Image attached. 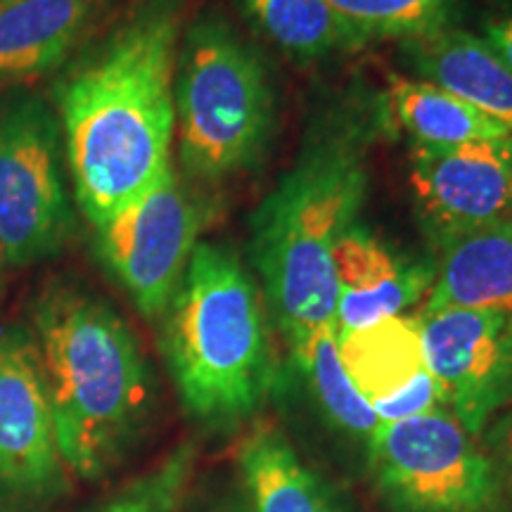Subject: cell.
<instances>
[{"label": "cell", "instance_id": "obj_1", "mask_svg": "<svg viewBox=\"0 0 512 512\" xmlns=\"http://www.w3.org/2000/svg\"><path fill=\"white\" fill-rule=\"evenodd\" d=\"M188 0H136L67 62L55 88L76 202L98 228L171 166Z\"/></svg>", "mask_w": 512, "mask_h": 512}, {"label": "cell", "instance_id": "obj_2", "mask_svg": "<svg viewBox=\"0 0 512 512\" xmlns=\"http://www.w3.org/2000/svg\"><path fill=\"white\" fill-rule=\"evenodd\" d=\"M373 126L368 110L330 114L249 219L259 290L290 349L337 328L332 252L366 204Z\"/></svg>", "mask_w": 512, "mask_h": 512}, {"label": "cell", "instance_id": "obj_3", "mask_svg": "<svg viewBox=\"0 0 512 512\" xmlns=\"http://www.w3.org/2000/svg\"><path fill=\"white\" fill-rule=\"evenodd\" d=\"M57 446L69 475L98 482L124 463L155 403L138 337L98 294L50 285L34 306Z\"/></svg>", "mask_w": 512, "mask_h": 512}, {"label": "cell", "instance_id": "obj_4", "mask_svg": "<svg viewBox=\"0 0 512 512\" xmlns=\"http://www.w3.org/2000/svg\"><path fill=\"white\" fill-rule=\"evenodd\" d=\"M162 320V354L185 413L238 430L271 394L275 361L261 290L233 249L200 242Z\"/></svg>", "mask_w": 512, "mask_h": 512}, {"label": "cell", "instance_id": "obj_5", "mask_svg": "<svg viewBox=\"0 0 512 512\" xmlns=\"http://www.w3.org/2000/svg\"><path fill=\"white\" fill-rule=\"evenodd\" d=\"M178 157L192 181L221 183L254 169L275 124L264 55L221 12L183 27L174 81Z\"/></svg>", "mask_w": 512, "mask_h": 512}, {"label": "cell", "instance_id": "obj_6", "mask_svg": "<svg viewBox=\"0 0 512 512\" xmlns=\"http://www.w3.org/2000/svg\"><path fill=\"white\" fill-rule=\"evenodd\" d=\"M366 453L392 512H512L510 479L446 408L380 422Z\"/></svg>", "mask_w": 512, "mask_h": 512}, {"label": "cell", "instance_id": "obj_7", "mask_svg": "<svg viewBox=\"0 0 512 512\" xmlns=\"http://www.w3.org/2000/svg\"><path fill=\"white\" fill-rule=\"evenodd\" d=\"M62 126L38 95H0V247L29 266L67 245L74 211L62 176Z\"/></svg>", "mask_w": 512, "mask_h": 512}, {"label": "cell", "instance_id": "obj_8", "mask_svg": "<svg viewBox=\"0 0 512 512\" xmlns=\"http://www.w3.org/2000/svg\"><path fill=\"white\" fill-rule=\"evenodd\" d=\"M204 209L174 164L95 228L102 264L145 318L159 320L200 245Z\"/></svg>", "mask_w": 512, "mask_h": 512}, {"label": "cell", "instance_id": "obj_9", "mask_svg": "<svg viewBox=\"0 0 512 512\" xmlns=\"http://www.w3.org/2000/svg\"><path fill=\"white\" fill-rule=\"evenodd\" d=\"M34 335H0V512H41L67 491Z\"/></svg>", "mask_w": 512, "mask_h": 512}, {"label": "cell", "instance_id": "obj_10", "mask_svg": "<svg viewBox=\"0 0 512 512\" xmlns=\"http://www.w3.org/2000/svg\"><path fill=\"white\" fill-rule=\"evenodd\" d=\"M425 363L444 408L467 432L512 406V316L472 309H420Z\"/></svg>", "mask_w": 512, "mask_h": 512}, {"label": "cell", "instance_id": "obj_11", "mask_svg": "<svg viewBox=\"0 0 512 512\" xmlns=\"http://www.w3.org/2000/svg\"><path fill=\"white\" fill-rule=\"evenodd\" d=\"M411 190L434 247L512 223V138L456 147L411 145Z\"/></svg>", "mask_w": 512, "mask_h": 512}, {"label": "cell", "instance_id": "obj_12", "mask_svg": "<svg viewBox=\"0 0 512 512\" xmlns=\"http://www.w3.org/2000/svg\"><path fill=\"white\" fill-rule=\"evenodd\" d=\"M337 335L403 316L430 294L434 266L396 252L392 245L354 223L332 252Z\"/></svg>", "mask_w": 512, "mask_h": 512}, {"label": "cell", "instance_id": "obj_13", "mask_svg": "<svg viewBox=\"0 0 512 512\" xmlns=\"http://www.w3.org/2000/svg\"><path fill=\"white\" fill-rule=\"evenodd\" d=\"M100 0H12L0 5V86L64 67L93 27Z\"/></svg>", "mask_w": 512, "mask_h": 512}, {"label": "cell", "instance_id": "obj_14", "mask_svg": "<svg viewBox=\"0 0 512 512\" xmlns=\"http://www.w3.org/2000/svg\"><path fill=\"white\" fill-rule=\"evenodd\" d=\"M401 48L418 79L446 88L512 133V69L482 36L453 27Z\"/></svg>", "mask_w": 512, "mask_h": 512}, {"label": "cell", "instance_id": "obj_15", "mask_svg": "<svg viewBox=\"0 0 512 512\" xmlns=\"http://www.w3.org/2000/svg\"><path fill=\"white\" fill-rule=\"evenodd\" d=\"M422 309L498 311L512 316V223L458 235L437 249Z\"/></svg>", "mask_w": 512, "mask_h": 512}, {"label": "cell", "instance_id": "obj_16", "mask_svg": "<svg viewBox=\"0 0 512 512\" xmlns=\"http://www.w3.org/2000/svg\"><path fill=\"white\" fill-rule=\"evenodd\" d=\"M238 472L245 512H347L330 482L273 425H256L242 439Z\"/></svg>", "mask_w": 512, "mask_h": 512}, {"label": "cell", "instance_id": "obj_17", "mask_svg": "<svg viewBox=\"0 0 512 512\" xmlns=\"http://www.w3.org/2000/svg\"><path fill=\"white\" fill-rule=\"evenodd\" d=\"M337 349L349 380L370 406L401 392L427 370L418 313L342 332L337 335Z\"/></svg>", "mask_w": 512, "mask_h": 512}, {"label": "cell", "instance_id": "obj_18", "mask_svg": "<svg viewBox=\"0 0 512 512\" xmlns=\"http://www.w3.org/2000/svg\"><path fill=\"white\" fill-rule=\"evenodd\" d=\"M387 105L413 145L456 147L512 138L498 121L425 79L392 76Z\"/></svg>", "mask_w": 512, "mask_h": 512}, {"label": "cell", "instance_id": "obj_19", "mask_svg": "<svg viewBox=\"0 0 512 512\" xmlns=\"http://www.w3.org/2000/svg\"><path fill=\"white\" fill-rule=\"evenodd\" d=\"M249 24L299 62L363 48L328 0H238Z\"/></svg>", "mask_w": 512, "mask_h": 512}, {"label": "cell", "instance_id": "obj_20", "mask_svg": "<svg viewBox=\"0 0 512 512\" xmlns=\"http://www.w3.org/2000/svg\"><path fill=\"white\" fill-rule=\"evenodd\" d=\"M292 361L330 425L368 444L380 427V420H377L373 406L358 394L342 366L337 349V328L318 330L316 335L294 347Z\"/></svg>", "mask_w": 512, "mask_h": 512}, {"label": "cell", "instance_id": "obj_21", "mask_svg": "<svg viewBox=\"0 0 512 512\" xmlns=\"http://www.w3.org/2000/svg\"><path fill=\"white\" fill-rule=\"evenodd\" d=\"M363 46L418 41L458 27L463 0H328Z\"/></svg>", "mask_w": 512, "mask_h": 512}, {"label": "cell", "instance_id": "obj_22", "mask_svg": "<svg viewBox=\"0 0 512 512\" xmlns=\"http://www.w3.org/2000/svg\"><path fill=\"white\" fill-rule=\"evenodd\" d=\"M195 448L181 444L164 460L131 482L91 512H178L188 491Z\"/></svg>", "mask_w": 512, "mask_h": 512}, {"label": "cell", "instance_id": "obj_23", "mask_svg": "<svg viewBox=\"0 0 512 512\" xmlns=\"http://www.w3.org/2000/svg\"><path fill=\"white\" fill-rule=\"evenodd\" d=\"M437 408H444V401H441L439 387L430 375V370L415 377L411 384L396 392L387 399L375 401L373 411L380 422H399L408 418H418V415L432 413Z\"/></svg>", "mask_w": 512, "mask_h": 512}, {"label": "cell", "instance_id": "obj_24", "mask_svg": "<svg viewBox=\"0 0 512 512\" xmlns=\"http://www.w3.org/2000/svg\"><path fill=\"white\" fill-rule=\"evenodd\" d=\"M496 55L512 69V3H496L482 15V34Z\"/></svg>", "mask_w": 512, "mask_h": 512}, {"label": "cell", "instance_id": "obj_25", "mask_svg": "<svg viewBox=\"0 0 512 512\" xmlns=\"http://www.w3.org/2000/svg\"><path fill=\"white\" fill-rule=\"evenodd\" d=\"M482 444L486 451L491 453V458L501 465L505 477L512 484V406L505 408L503 413H498L482 432Z\"/></svg>", "mask_w": 512, "mask_h": 512}, {"label": "cell", "instance_id": "obj_26", "mask_svg": "<svg viewBox=\"0 0 512 512\" xmlns=\"http://www.w3.org/2000/svg\"><path fill=\"white\" fill-rule=\"evenodd\" d=\"M219 512H245V508H242L240 503H230V505H223Z\"/></svg>", "mask_w": 512, "mask_h": 512}, {"label": "cell", "instance_id": "obj_27", "mask_svg": "<svg viewBox=\"0 0 512 512\" xmlns=\"http://www.w3.org/2000/svg\"><path fill=\"white\" fill-rule=\"evenodd\" d=\"M3 266H5V256H3V247H0V275H3Z\"/></svg>", "mask_w": 512, "mask_h": 512}, {"label": "cell", "instance_id": "obj_28", "mask_svg": "<svg viewBox=\"0 0 512 512\" xmlns=\"http://www.w3.org/2000/svg\"><path fill=\"white\" fill-rule=\"evenodd\" d=\"M5 3H12V0H0V5H5Z\"/></svg>", "mask_w": 512, "mask_h": 512}]
</instances>
